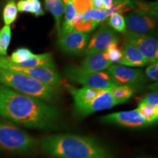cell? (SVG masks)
Listing matches in <instances>:
<instances>
[{"label": "cell", "mask_w": 158, "mask_h": 158, "mask_svg": "<svg viewBox=\"0 0 158 158\" xmlns=\"http://www.w3.org/2000/svg\"><path fill=\"white\" fill-rule=\"evenodd\" d=\"M45 7L54 18L57 35H60L61 24L64 11V4L62 0H44Z\"/></svg>", "instance_id": "17"}, {"label": "cell", "mask_w": 158, "mask_h": 158, "mask_svg": "<svg viewBox=\"0 0 158 158\" xmlns=\"http://www.w3.org/2000/svg\"><path fill=\"white\" fill-rule=\"evenodd\" d=\"M126 30L140 35L155 37L157 30V15L132 11L126 15Z\"/></svg>", "instance_id": "7"}, {"label": "cell", "mask_w": 158, "mask_h": 158, "mask_svg": "<svg viewBox=\"0 0 158 158\" xmlns=\"http://www.w3.org/2000/svg\"><path fill=\"white\" fill-rule=\"evenodd\" d=\"M108 24L110 25V28H112L116 31L123 33L126 30L125 20L122 14L116 13V14L110 15Z\"/></svg>", "instance_id": "26"}, {"label": "cell", "mask_w": 158, "mask_h": 158, "mask_svg": "<svg viewBox=\"0 0 158 158\" xmlns=\"http://www.w3.org/2000/svg\"><path fill=\"white\" fill-rule=\"evenodd\" d=\"M118 64L127 67H143L149 62L135 47L125 42L122 47V57Z\"/></svg>", "instance_id": "14"}, {"label": "cell", "mask_w": 158, "mask_h": 158, "mask_svg": "<svg viewBox=\"0 0 158 158\" xmlns=\"http://www.w3.org/2000/svg\"><path fill=\"white\" fill-rule=\"evenodd\" d=\"M39 141L13 124L0 122V149L11 153L21 154L32 151Z\"/></svg>", "instance_id": "4"}, {"label": "cell", "mask_w": 158, "mask_h": 158, "mask_svg": "<svg viewBox=\"0 0 158 158\" xmlns=\"http://www.w3.org/2000/svg\"><path fill=\"white\" fill-rule=\"evenodd\" d=\"M118 43H114L110 44L108 48L105 51L108 58L113 63H118L120 62L122 57V49L118 46Z\"/></svg>", "instance_id": "27"}, {"label": "cell", "mask_w": 158, "mask_h": 158, "mask_svg": "<svg viewBox=\"0 0 158 158\" xmlns=\"http://www.w3.org/2000/svg\"><path fill=\"white\" fill-rule=\"evenodd\" d=\"M19 66L24 68H49L54 69L56 68V64L51 53L34 54L31 59L21 64Z\"/></svg>", "instance_id": "16"}, {"label": "cell", "mask_w": 158, "mask_h": 158, "mask_svg": "<svg viewBox=\"0 0 158 158\" xmlns=\"http://www.w3.org/2000/svg\"><path fill=\"white\" fill-rule=\"evenodd\" d=\"M120 37L115 30L108 26H102L89 40L86 52V55L102 52L114 43H119Z\"/></svg>", "instance_id": "12"}, {"label": "cell", "mask_w": 158, "mask_h": 158, "mask_svg": "<svg viewBox=\"0 0 158 158\" xmlns=\"http://www.w3.org/2000/svg\"><path fill=\"white\" fill-rule=\"evenodd\" d=\"M145 76L153 81H157L158 79V63H152L149 66L146 68Z\"/></svg>", "instance_id": "30"}, {"label": "cell", "mask_w": 158, "mask_h": 158, "mask_svg": "<svg viewBox=\"0 0 158 158\" xmlns=\"http://www.w3.org/2000/svg\"><path fill=\"white\" fill-rule=\"evenodd\" d=\"M0 68L22 73L43 84H47L54 88L59 89V85L62 82L60 74L54 68H24L14 64L8 58L1 56H0Z\"/></svg>", "instance_id": "6"}, {"label": "cell", "mask_w": 158, "mask_h": 158, "mask_svg": "<svg viewBox=\"0 0 158 158\" xmlns=\"http://www.w3.org/2000/svg\"><path fill=\"white\" fill-rule=\"evenodd\" d=\"M120 1L124 2H127L128 4H129V6H130V1H131V0H120Z\"/></svg>", "instance_id": "35"}, {"label": "cell", "mask_w": 158, "mask_h": 158, "mask_svg": "<svg viewBox=\"0 0 158 158\" xmlns=\"http://www.w3.org/2000/svg\"><path fill=\"white\" fill-rule=\"evenodd\" d=\"M89 39V33L73 30L68 35L59 37L57 44L59 49L65 54L81 56L86 52Z\"/></svg>", "instance_id": "11"}, {"label": "cell", "mask_w": 158, "mask_h": 158, "mask_svg": "<svg viewBox=\"0 0 158 158\" xmlns=\"http://www.w3.org/2000/svg\"><path fill=\"white\" fill-rule=\"evenodd\" d=\"M110 95L119 104L127 102L135 93V88L127 85H117L108 89Z\"/></svg>", "instance_id": "21"}, {"label": "cell", "mask_w": 158, "mask_h": 158, "mask_svg": "<svg viewBox=\"0 0 158 158\" xmlns=\"http://www.w3.org/2000/svg\"><path fill=\"white\" fill-rule=\"evenodd\" d=\"M92 5L93 9L103 8V4H102V0H92Z\"/></svg>", "instance_id": "32"}, {"label": "cell", "mask_w": 158, "mask_h": 158, "mask_svg": "<svg viewBox=\"0 0 158 158\" xmlns=\"http://www.w3.org/2000/svg\"><path fill=\"white\" fill-rule=\"evenodd\" d=\"M64 76L71 81L84 87L109 89L118 85L106 71L93 72L81 66L69 65L65 68Z\"/></svg>", "instance_id": "5"}, {"label": "cell", "mask_w": 158, "mask_h": 158, "mask_svg": "<svg viewBox=\"0 0 158 158\" xmlns=\"http://www.w3.org/2000/svg\"><path fill=\"white\" fill-rule=\"evenodd\" d=\"M100 121L102 124H113L130 129H140L150 125L140 114L137 108L109 114L102 116Z\"/></svg>", "instance_id": "10"}, {"label": "cell", "mask_w": 158, "mask_h": 158, "mask_svg": "<svg viewBox=\"0 0 158 158\" xmlns=\"http://www.w3.org/2000/svg\"><path fill=\"white\" fill-rule=\"evenodd\" d=\"M135 158H155V157H150V156H148V155H141V156H138V157H135Z\"/></svg>", "instance_id": "34"}, {"label": "cell", "mask_w": 158, "mask_h": 158, "mask_svg": "<svg viewBox=\"0 0 158 158\" xmlns=\"http://www.w3.org/2000/svg\"><path fill=\"white\" fill-rule=\"evenodd\" d=\"M98 24L99 23L90 19L87 12L83 13L77 12L73 21L74 30L85 33H89L90 31H93Z\"/></svg>", "instance_id": "18"}, {"label": "cell", "mask_w": 158, "mask_h": 158, "mask_svg": "<svg viewBox=\"0 0 158 158\" xmlns=\"http://www.w3.org/2000/svg\"><path fill=\"white\" fill-rule=\"evenodd\" d=\"M137 109L140 114L150 125L157 123L158 120V109L157 108L141 101L138 104Z\"/></svg>", "instance_id": "22"}, {"label": "cell", "mask_w": 158, "mask_h": 158, "mask_svg": "<svg viewBox=\"0 0 158 158\" xmlns=\"http://www.w3.org/2000/svg\"><path fill=\"white\" fill-rule=\"evenodd\" d=\"M18 9L15 0H8L3 9V20L5 25H10L18 17Z\"/></svg>", "instance_id": "23"}, {"label": "cell", "mask_w": 158, "mask_h": 158, "mask_svg": "<svg viewBox=\"0 0 158 158\" xmlns=\"http://www.w3.org/2000/svg\"><path fill=\"white\" fill-rule=\"evenodd\" d=\"M64 20L63 23L61 24L59 37L68 35L74 30L73 26V21L75 16H76L77 11L75 9L73 5L71 0H69L68 2L64 5Z\"/></svg>", "instance_id": "19"}, {"label": "cell", "mask_w": 158, "mask_h": 158, "mask_svg": "<svg viewBox=\"0 0 158 158\" xmlns=\"http://www.w3.org/2000/svg\"><path fill=\"white\" fill-rule=\"evenodd\" d=\"M88 15L91 19L95 21L98 23H100L105 21L108 17L107 10L105 8L102 9H90L87 11Z\"/></svg>", "instance_id": "28"}, {"label": "cell", "mask_w": 158, "mask_h": 158, "mask_svg": "<svg viewBox=\"0 0 158 158\" xmlns=\"http://www.w3.org/2000/svg\"><path fill=\"white\" fill-rule=\"evenodd\" d=\"M0 83L17 92L37 98L48 103L59 100V89L43 84L24 73L0 68Z\"/></svg>", "instance_id": "3"}, {"label": "cell", "mask_w": 158, "mask_h": 158, "mask_svg": "<svg viewBox=\"0 0 158 158\" xmlns=\"http://www.w3.org/2000/svg\"><path fill=\"white\" fill-rule=\"evenodd\" d=\"M63 1V2H64V4L65 5V4H66L67 2H68L69 1V0H62Z\"/></svg>", "instance_id": "36"}, {"label": "cell", "mask_w": 158, "mask_h": 158, "mask_svg": "<svg viewBox=\"0 0 158 158\" xmlns=\"http://www.w3.org/2000/svg\"><path fill=\"white\" fill-rule=\"evenodd\" d=\"M142 101L158 109V94L157 92H152L147 94L144 96Z\"/></svg>", "instance_id": "31"}, {"label": "cell", "mask_w": 158, "mask_h": 158, "mask_svg": "<svg viewBox=\"0 0 158 158\" xmlns=\"http://www.w3.org/2000/svg\"><path fill=\"white\" fill-rule=\"evenodd\" d=\"M118 85H127L137 88L147 82V77L139 69L129 68L122 64H111L106 70Z\"/></svg>", "instance_id": "9"}, {"label": "cell", "mask_w": 158, "mask_h": 158, "mask_svg": "<svg viewBox=\"0 0 158 158\" xmlns=\"http://www.w3.org/2000/svg\"><path fill=\"white\" fill-rule=\"evenodd\" d=\"M11 29L9 25H5L0 29V56H5L11 40Z\"/></svg>", "instance_id": "24"}, {"label": "cell", "mask_w": 158, "mask_h": 158, "mask_svg": "<svg viewBox=\"0 0 158 158\" xmlns=\"http://www.w3.org/2000/svg\"><path fill=\"white\" fill-rule=\"evenodd\" d=\"M78 13H85L92 8V0H71Z\"/></svg>", "instance_id": "29"}, {"label": "cell", "mask_w": 158, "mask_h": 158, "mask_svg": "<svg viewBox=\"0 0 158 158\" xmlns=\"http://www.w3.org/2000/svg\"><path fill=\"white\" fill-rule=\"evenodd\" d=\"M0 116L23 127L51 130L62 124L56 106L0 85Z\"/></svg>", "instance_id": "1"}, {"label": "cell", "mask_w": 158, "mask_h": 158, "mask_svg": "<svg viewBox=\"0 0 158 158\" xmlns=\"http://www.w3.org/2000/svg\"><path fill=\"white\" fill-rule=\"evenodd\" d=\"M124 38L127 42L135 47L145 57L149 64L157 62L158 60V41L155 37L140 35L125 30Z\"/></svg>", "instance_id": "8"}, {"label": "cell", "mask_w": 158, "mask_h": 158, "mask_svg": "<svg viewBox=\"0 0 158 158\" xmlns=\"http://www.w3.org/2000/svg\"><path fill=\"white\" fill-rule=\"evenodd\" d=\"M102 4H103V8L110 9L114 5V0H102Z\"/></svg>", "instance_id": "33"}, {"label": "cell", "mask_w": 158, "mask_h": 158, "mask_svg": "<svg viewBox=\"0 0 158 158\" xmlns=\"http://www.w3.org/2000/svg\"><path fill=\"white\" fill-rule=\"evenodd\" d=\"M119 105L117 101L110 95L108 89H105L100 95L97 97L90 103L86 105L81 109L73 113L74 116L77 118L86 117L91 114L100 110H107L114 106Z\"/></svg>", "instance_id": "13"}, {"label": "cell", "mask_w": 158, "mask_h": 158, "mask_svg": "<svg viewBox=\"0 0 158 158\" xmlns=\"http://www.w3.org/2000/svg\"><path fill=\"white\" fill-rule=\"evenodd\" d=\"M34 53H32L27 48H20L15 50L10 57V60L15 64L20 65L22 63L28 61L29 59L34 56Z\"/></svg>", "instance_id": "25"}, {"label": "cell", "mask_w": 158, "mask_h": 158, "mask_svg": "<svg viewBox=\"0 0 158 158\" xmlns=\"http://www.w3.org/2000/svg\"><path fill=\"white\" fill-rule=\"evenodd\" d=\"M18 11L28 13L39 17L45 15V11L40 0H19L17 3Z\"/></svg>", "instance_id": "20"}, {"label": "cell", "mask_w": 158, "mask_h": 158, "mask_svg": "<svg viewBox=\"0 0 158 158\" xmlns=\"http://www.w3.org/2000/svg\"><path fill=\"white\" fill-rule=\"evenodd\" d=\"M39 141L43 152L54 158H116L106 146L89 136L57 134Z\"/></svg>", "instance_id": "2"}, {"label": "cell", "mask_w": 158, "mask_h": 158, "mask_svg": "<svg viewBox=\"0 0 158 158\" xmlns=\"http://www.w3.org/2000/svg\"><path fill=\"white\" fill-rule=\"evenodd\" d=\"M112 63L105 51L87 55L81 62V68L93 72L106 70Z\"/></svg>", "instance_id": "15"}]
</instances>
